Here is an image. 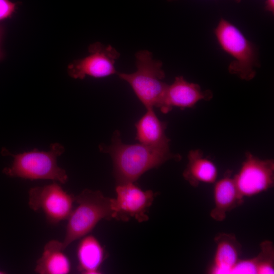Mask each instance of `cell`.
<instances>
[{"mask_svg":"<svg viewBox=\"0 0 274 274\" xmlns=\"http://www.w3.org/2000/svg\"><path fill=\"white\" fill-rule=\"evenodd\" d=\"M100 150L110 155L116 184L134 183L147 171L157 168L170 159L179 160L170 149L152 147L141 143L126 144L116 130L110 145L99 146Z\"/></svg>","mask_w":274,"mask_h":274,"instance_id":"cell-1","label":"cell"},{"mask_svg":"<svg viewBox=\"0 0 274 274\" xmlns=\"http://www.w3.org/2000/svg\"><path fill=\"white\" fill-rule=\"evenodd\" d=\"M77 207L67 220L65 234L62 242L65 249L75 241L87 235L101 220L112 218L110 198L98 190L86 189L75 196Z\"/></svg>","mask_w":274,"mask_h":274,"instance_id":"cell-2","label":"cell"},{"mask_svg":"<svg viewBox=\"0 0 274 274\" xmlns=\"http://www.w3.org/2000/svg\"><path fill=\"white\" fill-rule=\"evenodd\" d=\"M214 34L221 48L233 58L228 67L229 73L243 80H252L256 74L255 68L260 66L255 45L224 18L219 20Z\"/></svg>","mask_w":274,"mask_h":274,"instance_id":"cell-3","label":"cell"},{"mask_svg":"<svg viewBox=\"0 0 274 274\" xmlns=\"http://www.w3.org/2000/svg\"><path fill=\"white\" fill-rule=\"evenodd\" d=\"M136 71L132 73H117L127 82L146 109L159 108L167 84L161 61L153 59L151 52L141 50L135 54Z\"/></svg>","mask_w":274,"mask_h":274,"instance_id":"cell-4","label":"cell"},{"mask_svg":"<svg viewBox=\"0 0 274 274\" xmlns=\"http://www.w3.org/2000/svg\"><path fill=\"white\" fill-rule=\"evenodd\" d=\"M64 151V147L59 143L51 145L47 152L35 149L14 155L5 150L3 153L11 155L14 160L11 166L3 169V173L11 177L31 180H52L65 183L68 180L66 173L57 163V157Z\"/></svg>","mask_w":274,"mask_h":274,"instance_id":"cell-5","label":"cell"},{"mask_svg":"<svg viewBox=\"0 0 274 274\" xmlns=\"http://www.w3.org/2000/svg\"><path fill=\"white\" fill-rule=\"evenodd\" d=\"M115 191L116 197L110 198L113 219L124 222L132 218L139 222L148 220L147 212L156 193L143 190L131 182L116 184Z\"/></svg>","mask_w":274,"mask_h":274,"instance_id":"cell-6","label":"cell"},{"mask_svg":"<svg viewBox=\"0 0 274 274\" xmlns=\"http://www.w3.org/2000/svg\"><path fill=\"white\" fill-rule=\"evenodd\" d=\"M233 178L243 198L265 191L273 185V160L261 159L247 152L238 172Z\"/></svg>","mask_w":274,"mask_h":274,"instance_id":"cell-7","label":"cell"},{"mask_svg":"<svg viewBox=\"0 0 274 274\" xmlns=\"http://www.w3.org/2000/svg\"><path fill=\"white\" fill-rule=\"evenodd\" d=\"M74 202L75 196L56 182L31 188L28 192L29 208L34 211H42L48 221L52 224L67 219Z\"/></svg>","mask_w":274,"mask_h":274,"instance_id":"cell-8","label":"cell"},{"mask_svg":"<svg viewBox=\"0 0 274 274\" xmlns=\"http://www.w3.org/2000/svg\"><path fill=\"white\" fill-rule=\"evenodd\" d=\"M89 55L73 60L67 68L68 75L75 79H83L86 76L96 78L106 77L117 74L115 67L120 53L110 45L99 42L91 44Z\"/></svg>","mask_w":274,"mask_h":274,"instance_id":"cell-9","label":"cell"},{"mask_svg":"<svg viewBox=\"0 0 274 274\" xmlns=\"http://www.w3.org/2000/svg\"><path fill=\"white\" fill-rule=\"evenodd\" d=\"M213 96L211 90H202L198 84L177 76L171 84H167L158 108L163 113H168L174 108H191L199 101L210 100Z\"/></svg>","mask_w":274,"mask_h":274,"instance_id":"cell-10","label":"cell"},{"mask_svg":"<svg viewBox=\"0 0 274 274\" xmlns=\"http://www.w3.org/2000/svg\"><path fill=\"white\" fill-rule=\"evenodd\" d=\"M214 183V207L211 211L210 216L215 221H222L228 212L243 202L244 198L238 191L231 176V171H227L224 177Z\"/></svg>","mask_w":274,"mask_h":274,"instance_id":"cell-11","label":"cell"},{"mask_svg":"<svg viewBox=\"0 0 274 274\" xmlns=\"http://www.w3.org/2000/svg\"><path fill=\"white\" fill-rule=\"evenodd\" d=\"M216 250L208 272L212 274H230L239 259L241 245L232 233H221L215 239Z\"/></svg>","mask_w":274,"mask_h":274,"instance_id":"cell-12","label":"cell"},{"mask_svg":"<svg viewBox=\"0 0 274 274\" xmlns=\"http://www.w3.org/2000/svg\"><path fill=\"white\" fill-rule=\"evenodd\" d=\"M153 109H146V113L135 124V139L148 146L169 149L170 140L165 134L166 123L160 120Z\"/></svg>","mask_w":274,"mask_h":274,"instance_id":"cell-13","label":"cell"},{"mask_svg":"<svg viewBox=\"0 0 274 274\" xmlns=\"http://www.w3.org/2000/svg\"><path fill=\"white\" fill-rule=\"evenodd\" d=\"M183 176L190 185L197 187L200 183H214L218 169L212 161L204 157L201 150H191L188 154V163Z\"/></svg>","mask_w":274,"mask_h":274,"instance_id":"cell-14","label":"cell"},{"mask_svg":"<svg viewBox=\"0 0 274 274\" xmlns=\"http://www.w3.org/2000/svg\"><path fill=\"white\" fill-rule=\"evenodd\" d=\"M62 242L52 239L45 245L41 257L37 260L35 271L39 274H67L71 264L64 253Z\"/></svg>","mask_w":274,"mask_h":274,"instance_id":"cell-15","label":"cell"},{"mask_svg":"<svg viewBox=\"0 0 274 274\" xmlns=\"http://www.w3.org/2000/svg\"><path fill=\"white\" fill-rule=\"evenodd\" d=\"M78 245L77 255L78 270L82 273H99V268L106 257L104 248L93 235H85Z\"/></svg>","mask_w":274,"mask_h":274,"instance_id":"cell-16","label":"cell"},{"mask_svg":"<svg viewBox=\"0 0 274 274\" xmlns=\"http://www.w3.org/2000/svg\"><path fill=\"white\" fill-rule=\"evenodd\" d=\"M260 252L256 257L257 274L274 273V248L273 244L265 241L260 244Z\"/></svg>","mask_w":274,"mask_h":274,"instance_id":"cell-17","label":"cell"},{"mask_svg":"<svg viewBox=\"0 0 274 274\" xmlns=\"http://www.w3.org/2000/svg\"><path fill=\"white\" fill-rule=\"evenodd\" d=\"M256 258L239 259L231 271L230 274H257Z\"/></svg>","mask_w":274,"mask_h":274,"instance_id":"cell-18","label":"cell"},{"mask_svg":"<svg viewBox=\"0 0 274 274\" xmlns=\"http://www.w3.org/2000/svg\"><path fill=\"white\" fill-rule=\"evenodd\" d=\"M18 3L11 0H0V23L11 18L15 13Z\"/></svg>","mask_w":274,"mask_h":274,"instance_id":"cell-19","label":"cell"},{"mask_svg":"<svg viewBox=\"0 0 274 274\" xmlns=\"http://www.w3.org/2000/svg\"><path fill=\"white\" fill-rule=\"evenodd\" d=\"M5 34V27L4 25L0 23V61L4 58L5 54L2 49V42Z\"/></svg>","mask_w":274,"mask_h":274,"instance_id":"cell-20","label":"cell"},{"mask_svg":"<svg viewBox=\"0 0 274 274\" xmlns=\"http://www.w3.org/2000/svg\"><path fill=\"white\" fill-rule=\"evenodd\" d=\"M264 9L265 11L274 13V0H265Z\"/></svg>","mask_w":274,"mask_h":274,"instance_id":"cell-21","label":"cell"},{"mask_svg":"<svg viewBox=\"0 0 274 274\" xmlns=\"http://www.w3.org/2000/svg\"><path fill=\"white\" fill-rule=\"evenodd\" d=\"M168 1H175V0H167ZM234 1H235V2H237V3H239L242 0H233Z\"/></svg>","mask_w":274,"mask_h":274,"instance_id":"cell-22","label":"cell"},{"mask_svg":"<svg viewBox=\"0 0 274 274\" xmlns=\"http://www.w3.org/2000/svg\"><path fill=\"white\" fill-rule=\"evenodd\" d=\"M5 273L6 272L5 271L0 270V274H3V273Z\"/></svg>","mask_w":274,"mask_h":274,"instance_id":"cell-23","label":"cell"}]
</instances>
